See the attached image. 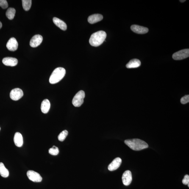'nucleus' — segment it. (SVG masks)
I'll return each mask as SVG.
<instances>
[{"mask_svg": "<svg viewBox=\"0 0 189 189\" xmlns=\"http://www.w3.org/2000/svg\"><path fill=\"white\" fill-rule=\"evenodd\" d=\"M124 143L131 149L135 151H140L149 147L146 142L140 139H133L125 140Z\"/></svg>", "mask_w": 189, "mask_h": 189, "instance_id": "f257e3e1", "label": "nucleus"}, {"mask_svg": "<svg viewBox=\"0 0 189 189\" xmlns=\"http://www.w3.org/2000/svg\"><path fill=\"white\" fill-rule=\"evenodd\" d=\"M107 37V34L104 31H98L92 34L89 40L90 45L98 47L104 43Z\"/></svg>", "mask_w": 189, "mask_h": 189, "instance_id": "f03ea898", "label": "nucleus"}, {"mask_svg": "<svg viewBox=\"0 0 189 189\" xmlns=\"http://www.w3.org/2000/svg\"><path fill=\"white\" fill-rule=\"evenodd\" d=\"M65 70L62 67L56 68L53 71L49 79L50 83L54 84L57 83L63 79L65 74Z\"/></svg>", "mask_w": 189, "mask_h": 189, "instance_id": "7ed1b4c3", "label": "nucleus"}, {"mask_svg": "<svg viewBox=\"0 0 189 189\" xmlns=\"http://www.w3.org/2000/svg\"><path fill=\"white\" fill-rule=\"evenodd\" d=\"M85 92L80 90L75 95L72 100V104L75 107H79L84 102V99L85 98Z\"/></svg>", "mask_w": 189, "mask_h": 189, "instance_id": "20e7f679", "label": "nucleus"}, {"mask_svg": "<svg viewBox=\"0 0 189 189\" xmlns=\"http://www.w3.org/2000/svg\"><path fill=\"white\" fill-rule=\"evenodd\" d=\"M189 56V49H184L177 51L173 55L172 57L175 60H182L187 58Z\"/></svg>", "mask_w": 189, "mask_h": 189, "instance_id": "39448f33", "label": "nucleus"}, {"mask_svg": "<svg viewBox=\"0 0 189 189\" xmlns=\"http://www.w3.org/2000/svg\"><path fill=\"white\" fill-rule=\"evenodd\" d=\"M24 95L23 90L20 88L13 89L10 93V97L14 101H18Z\"/></svg>", "mask_w": 189, "mask_h": 189, "instance_id": "423d86ee", "label": "nucleus"}, {"mask_svg": "<svg viewBox=\"0 0 189 189\" xmlns=\"http://www.w3.org/2000/svg\"><path fill=\"white\" fill-rule=\"evenodd\" d=\"M27 175L29 180L34 182H40L43 179L39 173L32 170L28 171Z\"/></svg>", "mask_w": 189, "mask_h": 189, "instance_id": "0eeeda50", "label": "nucleus"}, {"mask_svg": "<svg viewBox=\"0 0 189 189\" xmlns=\"http://www.w3.org/2000/svg\"><path fill=\"white\" fill-rule=\"evenodd\" d=\"M122 180L124 185L127 186L130 185L132 181V173L130 171L127 170L123 173Z\"/></svg>", "mask_w": 189, "mask_h": 189, "instance_id": "6e6552de", "label": "nucleus"}, {"mask_svg": "<svg viewBox=\"0 0 189 189\" xmlns=\"http://www.w3.org/2000/svg\"><path fill=\"white\" fill-rule=\"evenodd\" d=\"M43 40V37L40 35H35L31 39L30 41V46L31 47L35 48L39 46Z\"/></svg>", "mask_w": 189, "mask_h": 189, "instance_id": "1a4fd4ad", "label": "nucleus"}, {"mask_svg": "<svg viewBox=\"0 0 189 189\" xmlns=\"http://www.w3.org/2000/svg\"><path fill=\"white\" fill-rule=\"evenodd\" d=\"M18 43L17 40L14 37H11L9 40L7 44V47L9 50L15 51L18 49Z\"/></svg>", "mask_w": 189, "mask_h": 189, "instance_id": "9d476101", "label": "nucleus"}, {"mask_svg": "<svg viewBox=\"0 0 189 189\" xmlns=\"http://www.w3.org/2000/svg\"><path fill=\"white\" fill-rule=\"evenodd\" d=\"M122 160L119 157L116 158L112 161L108 166V169L110 171H114L118 169L121 166Z\"/></svg>", "mask_w": 189, "mask_h": 189, "instance_id": "9b49d317", "label": "nucleus"}, {"mask_svg": "<svg viewBox=\"0 0 189 189\" xmlns=\"http://www.w3.org/2000/svg\"><path fill=\"white\" fill-rule=\"evenodd\" d=\"M131 29L134 32L137 34H144L147 33L149 31L148 28L138 25H132L131 27Z\"/></svg>", "mask_w": 189, "mask_h": 189, "instance_id": "f8f14e48", "label": "nucleus"}, {"mask_svg": "<svg viewBox=\"0 0 189 189\" xmlns=\"http://www.w3.org/2000/svg\"><path fill=\"white\" fill-rule=\"evenodd\" d=\"M2 62L5 65L7 66L13 67L17 65L18 61L15 58L6 57L3 59Z\"/></svg>", "mask_w": 189, "mask_h": 189, "instance_id": "ddd939ff", "label": "nucleus"}, {"mask_svg": "<svg viewBox=\"0 0 189 189\" xmlns=\"http://www.w3.org/2000/svg\"><path fill=\"white\" fill-rule=\"evenodd\" d=\"M103 19V15L101 14H96L90 15L88 18V22L93 24L101 21Z\"/></svg>", "mask_w": 189, "mask_h": 189, "instance_id": "4468645a", "label": "nucleus"}, {"mask_svg": "<svg viewBox=\"0 0 189 189\" xmlns=\"http://www.w3.org/2000/svg\"><path fill=\"white\" fill-rule=\"evenodd\" d=\"M14 142L15 144L18 147H21L23 144L22 135L19 132L15 133L14 137Z\"/></svg>", "mask_w": 189, "mask_h": 189, "instance_id": "2eb2a0df", "label": "nucleus"}, {"mask_svg": "<svg viewBox=\"0 0 189 189\" xmlns=\"http://www.w3.org/2000/svg\"><path fill=\"white\" fill-rule=\"evenodd\" d=\"M51 104L49 100L45 99L42 102L41 107V112L44 114L47 113L50 108Z\"/></svg>", "mask_w": 189, "mask_h": 189, "instance_id": "dca6fc26", "label": "nucleus"}, {"mask_svg": "<svg viewBox=\"0 0 189 189\" xmlns=\"http://www.w3.org/2000/svg\"><path fill=\"white\" fill-rule=\"evenodd\" d=\"M53 21L54 24L57 26L58 27L62 30L65 31L67 29V25L62 20L59 19L56 17H54L53 18Z\"/></svg>", "mask_w": 189, "mask_h": 189, "instance_id": "f3484780", "label": "nucleus"}, {"mask_svg": "<svg viewBox=\"0 0 189 189\" xmlns=\"http://www.w3.org/2000/svg\"><path fill=\"white\" fill-rule=\"evenodd\" d=\"M141 65V62L137 59H134L131 60L126 65L128 68H134L138 67Z\"/></svg>", "mask_w": 189, "mask_h": 189, "instance_id": "a211bd4d", "label": "nucleus"}, {"mask_svg": "<svg viewBox=\"0 0 189 189\" xmlns=\"http://www.w3.org/2000/svg\"><path fill=\"white\" fill-rule=\"evenodd\" d=\"M0 174L4 178L8 177L9 175L8 170L5 168L2 162H0Z\"/></svg>", "mask_w": 189, "mask_h": 189, "instance_id": "6ab92c4d", "label": "nucleus"}, {"mask_svg": "<svg viewBox=\"0 0 189 189\" xmlns=\"http://www.w3.org/2000/svg\"><path fill=\"white\" fill-rule=\"evenodd\" d=\"M15 12L16 11L13 8H9L6 12V16L9 19H13L15 16Z\"/></svg>", "mask_w": 189, "mask_h": 189, "instance_id": "aec40b11", "label": "nucleus"}, {"mask_svg": "<svg viewBox=\"0 0 189 189\" xmlns=\"http://www.w3.org/2000/svg\"><path fill=\"white\" fill-rule=\"evenodd\" d=\"M22 4L23 9L26 11H28L30 9L32 5L31 0H23Z\"/></svg>", "mask_w": 189, "mask_h": 189, "instance_id": "412c9836", "label": "nucleus"}, {"mask_svg": "<svg viewBox=\"0 0 189 189\" xmlns=\"http://www.w3.org/2000/svg\"><path fill=\"white\" fill-rule=\"evenodd\" d=\"M68 131L66 130H65L60 133L58 136V139L59 141L63 142L65 140L67 136L68 135Z\"/></svg>", "mask_w": 189, "mask_h": 189, "instance_id": "4be33fe9", "label": "nucleus"}, {"mask_svg": "<svg viewBox=\"0 0 189 189\" xmlns=\"http://www.w3.org/2000/svg\"><path fill=\"white\" fill-rule=\"evenodd\" d=\"M59 152L58 148L55 146H53L52 148H50L49 150V154L53 156L57 155Z\"/></svg>", "mask_w": 189, "mask_h": 189, "instance_id": "5701e85b", "label": "nucleus"}, {"mask_svg": "<svg viewBox=\"0 0 189 189\" xmlns=\"http://www.w3.org/2000/svg\"><path fill=\"white\" fill-rule=\"evenodd\" d=\"M181 104H185L189 102V95H186L181 98L180 100Z\"/></svg>", "mask_w": 189, "mask_h": 189, "instance_id": "b1692460", "label": "nucleus"}, {"mask_svg": "<svg viewBox=\"0 0 189 189\" xmlns=\"http://www.w3.org/2000/svg\"><path fill=\"white\" fill-rule=\"evenodd\" d=\"M0 7L3 9H7L8 7V4L6 0H0Z\"/></svg>", "mask_w": 189, "mask_h": 189, "instance_id": "393cba45", "label": "nucleus"}, {"mask_svg": "<svg viewBox=\"0 0 189 189\" xmlns=\"http://www.w3.org/2000/svg\"><path fill=\"white\" fill-rule=\"evenodd\" d=\"M182 182L184 185H188L189 183V176L188 175H186L184 176V178L182 180Z\"/></svg>", "mask_w": 189, "mask_h": 189, "instance_id": "a878e982", "label": "nucleus"}, {"mask_svg": "<svg viewBox=\"0 0 189 189\" xmlns=\"http://www.w3.org/2000/svg\"><path fill=\"white\" fill-rule=\"evenodd\" d=\"M2 27V23L0 21V29H1Z\"/></svg>", "mask_w": 189, "mask_h": 189, "instance_id": "bb28decb", "label": "nucleus"}, {"mask_svg": "<svg viewBox=\"0 0 189 189\" xmlns=\"http://www.w3.org/2000/svg\"><path fill=\"white\" fill-rule=\"evenodd\" d=\"M180 1L181 2H185V1H186L185 0H184V1Z\"/></svg>", "mask_w": 189, "mask_h": 189, "instance_id": "cd10ccee", "label": "nucleus"}, {"mask_svg": "<svg viewBox=\"0 0 189 189\" xmlns=\"http://www.w3.org/2000/svg\"><path fill=\"white\" fill-rule=\"evenodd\" d=\"M188 187H189V184H188Z\"/></svg>", "mask_w": 189, "mask_h": 189, "instance_id": "c85d7f7f", "label": "nucleus"}, {"mask_svg": "<svg viewBox=\"0 0 189 189\" xmlns=\"http://www.w3.org/2000/svg\"><path fill=\"white\" fill-rule=\"evenodd\" d=\"M0 130H1V128H0Z\"/></svg>", "mask_w": 189, "mask_h": 189, "instance_id": "c756f323", "label": "nucleus"}]
</instances>
